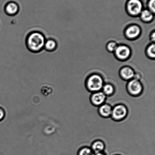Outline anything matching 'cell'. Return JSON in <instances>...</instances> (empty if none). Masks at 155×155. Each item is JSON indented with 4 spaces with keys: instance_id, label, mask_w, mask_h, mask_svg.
Returning a JSON list of instances; mask_svg holds the SVG:
<instances>
[{
    "instance_id": "5",
    "label": "cell",
    "mask_w": 155,
    "mask_h": 155,
    "mask_svg": "<svg viewBox=\"0 0 155 155\" xmlns=\"http://www.w3.org/2000/svg\"><path fill=\"white\" fill-rule=\"evenodd\" d=\"M143 4L140 0H129L127 4V11L130 15L136 16L142 12Z\"/></svg>"
},
{
    "instance_id": "19",
    "label": "cell",
    "mask_w": 155,
    "mask_h": 155,
    "mask_svg": "<svg viewBox=\"0 0 155 155\" xmlns=\"http://www.w3.org/2000/svg\"><path fill=\"white\" fill-rule=\"evenodd\" d=\"M148 7L150 12L152 13L155 12V0H149L148 2Z\"/></svg>"
},
{
    "instance_id": "9",
    "label": "cell",
    "mask_w": 155,
    "mask_h": 155,
    "mask_svg": "<svg viewBox=\"0 0 155 155\" xmlns=\"http://www.w3.org/2000/svg\"><path fill=\"white\" fill-rule=\"evenodd\" d=\"M19 6L17 3L10 2L8 3L5 7V11L9 16H15L19 11Z\"/></svg>"
},
{
    "instance_id": "7",
    "label": "cell",
    "mask_w": 155,
    "mask_h": 155,
    "mask_svg": "<svg viewBox=\"0 0 155 155\" xmlns=\"http://www.w3.org/2000/svg\"><path fill=\"white\" fill-rule=\"evenodd\" d=\"M115 52L117 57L121 60H125L127 59L129 57L130 54V49L125 45H120L118 46Z\"/></svg>"
},
{
    "instance_id": "22",
    "label": "cell",
    "mask_w": 155,
    "mask_h": 155,
    "mask_svg": "<svg viewBox=\"0 0 155 155\" xmlns=\"http://www.w3.org/2000/svg\"><path fill=\"white\" fill-rule=\"evenodd\" d=\"M151 39L152 41H153V42H155V33L154 32L151 35Z\"/></svg>"
},
{
    "instance_id": "18",
    "label": "cell",
    "mask_w": 155,
    "mask_h": 155,
    "mask_svg": "<svg viewBox=\"0 0 155 155\" xmlns=\"http://www.w3.org/2000/svg\"><path fill=\"white\" fill-rule=\"evenodd\" d=\"M117 46V44L115 42H111L108 44L107 49L109 51L114 52L115 51Z\"/></svg>"
},
{
    "instance_id": "4",
    "label": "cell",
    "mask_w": 155,
    "mask_h": 155,
    "mask_svg": "<svg viewBox=\"0 0 155 155\" xmlns=\"http://www.w3.org/2000/svg\"><path fill=\"white\" fill-rule=\"evenodd\" d=\"M127 89L129 95L136 97L142 94L143 91V87L140 80L133 79L127 83Z\"/></svg>"
},
{
    "instance_id": "3",
    "label": "cell",
    "mask_w": 155,
    "mask_h": 155,
    "mask_svg": "<svg viewBox=\"0 0 155 155\" xmlns=\"http://www.w3.org/2000/svg\"><path fill=\"white\" fill-rule=\"evenodd\" d=\"M128 114L127 106L123 104H118L112 107L110 118L115 121H121L127 117Z\"/></svg>"
},
{
    "instance_id": "15",
    "label": "cell",
    "mask_w": 155,
    "mask_h": 155,
    "mask_svg": "<svg viewBox=\"0 0 155 155\" xmlns=\"http://www.w3.org/2000/svg\"><path fill=\"white\" fill-rule=\"evenodd\" d=\"M140 15L141 19L145 22H150L153 19V13L148 10L142 11Z\"/></svg>"
},
{
    "instance_id": "11",
    "label": "cell",
    "mask_w": 155,
    "mask_h": 155,
    "mask_svg": "<svg viewBox=\"0 0 155 155\" xmlns=\"http://www.w3.org/2000/svg\"><path fill=\"white\" fill-rule=\"evenodd\" d=\"M140 29L136 25L130 26L126 31V35L129 39H135L139 36L140 33Z\"/></svg>"
},
{
    "instance_id": "6",
    "label": "cell",
    "mask_w": 155,
    "mask_h": 155,
    "mask_svg": "<svg viewBox=\"0 0 155 155\" xmlns=\"http://www.w3.org/2000/svg\"><path fill=\"white\" fill-rule=\"evenodd\" d=\"M106 98L107 97L101 91L92 93L90 99L93 105L99 107L105 103Z\"/></svg>"
},
{
    "instance_id": "17",
    "label": "cell",
    "mask_w": 155,
    "mask_h": 155,
    "mask_svg": "<svg viewBox=\"0 0 155 155\" xmlns=\"http://www.w3.org/2000/svg\"><path fill=\"white\" fill-rule=\"evenodd\" d=\"M147 54L150 57L154 58L155 57V45L154 44H151L148 47L147 51Z\"/></svg>"
},
{
    "instance_id": "13",
    "label": "cell",
    "mask_w": 155,
    "mask_h": 155,
    "mask_svg": "<svg viewBox=\"0 0 155 155\" xmlns=\"http://www.w3.org/2000/svg\"><path fill=\"white\" fill-rule=\"evenodd\" d=\"M101 91L106 97L111 96L114 94L115 89L112 84L107 83L104 85Z\"/></svg>"
},
{
    "instance_id": "1",
    "label": "cell",
    "mask_w": 155,
    "mask_h": 155,
    "mask_svg": "<svg viewBox=\"0 0 155 155\" xmlns=\"http://www.w3.org/2000/svg\"><path fill=\"white\" fill-rule=\"evenodd\" d=\"M46 39L42 33L34 31L29 33L26 39L27 48L31 52L37 53L42 51L45 47Z\"/></svg>"
},
{
    "instance_id": "8",
    "label": "cell",
    "mask_w": 155,
    "mask_h": 155,
    "mask_svg": "<svg viewBox=\"0 0 155 155\" xmlns=\"http://www.w3.org/2000/svg\"><path fill=\"white\" fill-rule=\"evenodd\" d=\"M112 107L110 104L104 103L98 107V112L99 115L102 117L105 118L110 117Z\"/></svg>"
},
{
    "instance_id": "21",
    "label": "cell",
    "mask_w": 155,
    "mask_h": 155,
    "mask_svg": "<svg viewBox=\"0 0 155 155\" xmlns=\"http://www.w3.org/2000/svg\"><path fill=\"white\" fill-rule=\"evenodd\" d=\"M94 155H107L104 151L101 152L95 153Z\"/></svg>"
},
{
    "instance_id": "12",
    "label": "cell",
    "mask_w": 155,
    "mask_h": 155,
    "mask_svg": "<svg viewBox=\"0 0 155 155\" xmlns=\"http://www.w3.org/2000/svg\"><path fill=\"white\" fill-rule=\"evenodd\" d=\"M94 153L104 151L105 145L102 141L98 140L92 143L90 147Z\"/></svg>"
},
{
    "instance_id": "2",
    "label": "cell",
    "mask_w": 155,
    "mask_h": 155,
    "mask_svg": "<svg viewBox=\"0 0 155 155\" xmlns=\"http://www.w3.org/2000/svg\"><path fill=\"white\" fill-rule=\"evenodd\" d=\"M102 77L97 74L90 76L86 82L87 89L91 93L101 91L104 85Z\"/></svg>"
},
{
    "instance_id": "16",
    "label": "cell",
    "mask_w": 155,
    "mask_h": 155,
    "mask_svg": "<svg viewBox=\"0 0 155 155\" xmlns=\"http://www.w3.org/2000/svg\"><path fill=\"white\" fill-rule=\"evenodd\" d=\"M95 153L93 151L90 147H84L78 150L77 155H94Z\"/></svg>"
},
{
    "instance_id": "10",
    "label": "cell",
    "mask_w": 155,
    "mask_h": 155,
    "mask_svg": "<svg viewBox=\"0 0 155 155\" xmlns=\"http://www.w3.org/2000/svg\"><path fill=\"white\" fill-rule=\"evenodd\" d=\"M135 72L133 70L128 67H125L123 68L120 71V75L121 78L125 80H129L134 78Z\"/></svg>"
},
{
    "instance_id": "14",
    "label": "cell",
    "mask_w": 155,
    "mask_h": 155,
    "mask_svg": "<svg viewBox=\"0 0 155 155\" xmlns=\"http://www.w3.org/2000/svg\"><path fill=\"white\" fill-rule=\"evenodd\" d=\"M57 47V42L54 39H49L45 41L44 48L47 51L53 52L55 51Z\"/></svg>"
},
{
    "instance_id": "23",
    "label": "cell",
    "mask_w": 155,
    "mask_h": 155,
    "mask_svg": "<svg viewBox=\"0 0 155 155\" xmlns=\"http://www.w3.org/2000/svg\"><path fill=\"white\" fill-rule=\"evenodd\" d=\"M114 155H121V154H115Z\"/></svg>"
},
{
    "instance_id": "20",
    "label": "cell",
    "mask_w": 155,
    "mask_h": 155,
    "mask_svg": "<svg viewBox=\"0 0 155 155\" xmlns=\"http://www.w3.org/2000/svg\"><path fill=\"white\" fill-rule=\"evenodd\" d=\"M5 110L2 107H0V122L4 119L5 117Z\"/></svg>"
}]
</instances>
